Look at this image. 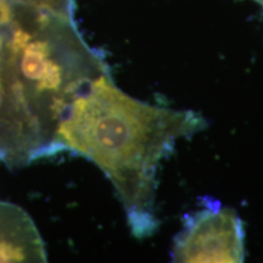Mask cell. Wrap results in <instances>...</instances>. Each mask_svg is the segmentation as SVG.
<instances>
[{
    "label": "cell",
    "mask_w": 263,
    "mask_h": 263,
    "mask_svg": "<svg viewBox=\"0 0 263 263\" xmlns=\"http://www.w3.org/2000/svg\"><path fill=\"white\" fill-rule=\"evenodd\" d=\"M206 127L193 111L155 106L129 97L110 72L82 91L66 111L54 153L68 150L97 164L112 183L137 238L156 232V174L182 138Z\"/></svg>",
    "instance_id": "1"
},
{
    "label": "cell",
    "mask_w": 263,
    "mask_h": 263,
    "mask_svg": "<svg viewBox=\"0 0 263 263\" xmlns=\"http://www.w3.org/2000/svg\"><path fill=\"white\" fill-rule=\"evenodd\" d=\"M6 44L20 88L50 155L67 108L108 68L83 41L72 17L35 6L12 3Z\"/></svg>",
    "instance_id": "2"
},
{
    "label": "cell",
    "mask_w": 263,
    "mask_h": 263,
    "mask_svg": "<svg viewBox=\"0 0 263 263\" xmlns=\"http://www.w3.org/2000/svg\"><path fill=\"white\" fill-rule=\"evenodd\" d=\"M9 26L0 28V161L16 168L45 156L47 150L12 67Z\"/></svg>",
    "instance_id": "3"
},
{
    "label": "cell",
    "mask_w": 263,
    "mask_h": 263,
    "mask_svg": "<svg viewBox=\"0 0 263 263\" xmlns=\"http://www.w3.org/2000/svg\"><path fill=\"white\" fill-rule=\"evenodd\" d=\"M174 262H242L244 229L235 211L215 203L190 216L173 246Z\"/></svg>",
    "instance_id": "4"
},
{
    "label": "cell",
    "mask_w": 263,
    "mask_h": 263,
    "mask_svg": "<svg viewBox=\"0 0 263 263\" xmlns=\"http://www.w3.org/2000/svg\"><path fill=\"white\" fill-rule=\"evenodd\" d=\"M47 262L44 242L24 210L0 201V263Z\"/></svg>",
    "instance_id": "5"
},
{
    "label": "cell",
    "mask_w": 263,
    "mask_h": 263,
    "mask_svg": "<svg viewBox=\"0 0 263 263\" xmlns=\"http://www.w3.org/2000/svg\"><path fill=\"white\" fill-rule=\"evenodd\" d=\"M256 2H258L259 4H262V5H263V0H256Z\"/></svg>",
    "instance_id": "6"
}]
</instances>
